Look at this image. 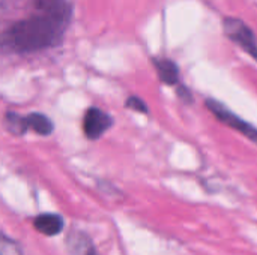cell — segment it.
I'll return each instance as SVG.
<instances>
[{"instance_id": "6", "label": "cell", "mask_w": 257, "mask_h": 255, "mask_svg": "<svg viewBox=\"0 0 257 255\" xmlns=\"http://www.w3.org/2000/svg\"><path fill=\"white\" fill-rule=\"evenodd\" d=\"M66 248L71 255H98L90 237L78 230H72L66 237Z\"/></svg>"}, {"instance_id": "2", "label": "cell", "mask_w": 257, "mask_h": 255, "mask_svg": "<svg viewBox=\"0 0 257 255\" xmlns=\"http://www.w3.org/2000/svg\"><path fill=\"white\" fill-rule=\"evenodd\" d=\"M6 126L12 134H24L26 131L32 129L39 135H50L53 131L51 120L39 113H32L29 116H20L15 113H8L6 116Z\"/></svg>"}, {"instance_id": "3", "label": "cell", "mask_w": 257, "mask_h": 255, "mask_svg": "<svg viewBox=\"0 0 257 255\" xmlns=\"http://www.w3.org/2000/svg\"><path fill=\"white\" fill-rule=\"evenodd\" d=\"M224 32L233 42L241 45L245 51H248L254 59H257L256 36L247 24H244L241 20L227 18L224 21Z\"/></svg>"}, {"instance_id": "10", "label": "cell", "mask_w": 257, "mask_h": 255, "mask_svg": "<svg viewBox=\"0 0 257 255\" xmlns=\"http://www.w3.org/2000/svg\"><path fill=\"white\" fill-rule=\"evenodd\" d=\"M126 105H128L130 108L136 110V111H142V113H146V111H148L146 104H145L140 98H137V96H131V98L128 99V102H126Z\"/></svg>"}, {"instance_id": "9", "label": "cell", "mask_w": 257, "mask_h": 255, "mask_svg": "<svg viewBox=\"0 0 257 255\" xmlns=\"http://www.w3.org/2000/svg\"><path fill=\"white\" fill-rule=\"evenodd\" d=\"M0 255H23V251L17 242L9 239L6 234H2V243H0Z\"/></svg>"}, {"instance_id": "8", "label": "cell", "mask_w": 257, "mask_h": 255, "mask_svg": "<svg viewBox=\"0 0 257 255\" xmlns=\"http://www.w3.org/2000/svg\"><path fill=\"white\" fill-rule=\"evenodd\" d=\"M154 65L158 71V75L161 78V81H164L166 84H176L179 80V71L178 66L167 59H155Z\"/></svg>"}, {"instance_id": "5", "label": "cell", "mask_w": 257, "mask_h": 255, "mask_svg": "<svg viewBox=\"0 0 257 255\" xmlns=\"http://www.w3.org/2000/svg\"><path fill=\"white\" fill-rule=\"evenodd\" d=\"M208 105H209V108H211V111L215 114V116H218L221 120H224L227 125H230L233 129H236V131H239L241 134H244V135H247L250 140H253L254 143H257V129L256 128H253L251 125H248L247 122H244V120H241L239 117H236L235 114H232L229 110H226L223 105H220L218 102H212V101H209L208 102Z\"/></svg>"}, {"instance_id": "1", "label": "cell", "mask_w": 257, "mask_h": 255, "mask_svg": "<svg viewBox=\"0 0 257 255\" xmlns=\"http://www.w3.org/2000/svg\"><path fill=\"white\" fill-rule=\"evenodd\" d=\"M68 23L69 20L66 18L36 11L32 17L15 23L8 32L6 41L11 48L21 53L44 50L60 39Z\"/></svg>"}, {"instance_id": "7", "label": "cell", "mask_w": 257, "mask_h": 255, "mask_svg": "<svg viewBox=\"0 0 257 255\" xmlns=\"http://www.w3.org/2000/svg\"><path fill=\"white\" fill-rule=\"evenodd\" d=\"M33 227L44 236H56L63 230V219L54 213H44L35 218Z\"/></svg>"}, {"instance_id": "4", "label": "cell", "mask_w": 257, "mask_h": 255, "mask_svg": "<svg viewBox=\"0 0 257 255\" xmlns=\"http://www.w3.org/2000/svg\"><path fill=\"white\" fill-rule=\"evenodd\" d=\"M111 125V117L99 108H89L83 119L84 135L90 140L99 138Z\"/></svg>"}]
</instances>
